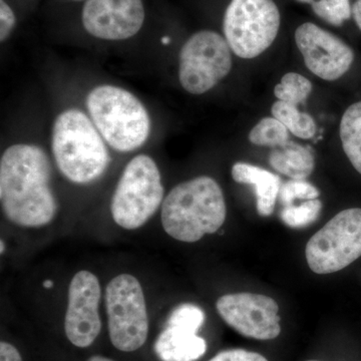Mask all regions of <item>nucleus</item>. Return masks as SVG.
<instances>
[{"instance_id": "nucleus-22", "label": "nucleus", "mask_w": 361, "mask_h": 361, "mask_svg": "<svg viewBox=\"0 0 361 361\" xmlns=\"http://www.w3.org/2000/svg\"><path fill=\"white\" fill-rule=\"evenodd\" d=\"M322 211V201L314 199L303 202L299 206L285 207L281 212V219L288 227L301 229L314 223Z\"/></svg>"}, {"instance_id": "nucleus-5", "label": "nucleus", "mask_w": 361, "mask_h": 361, "mask_svg": "<svg viewBox=\"0 0 361 361\" xmlns=\"http://www.w3.org/2000/svg\"><path fill=\"white\" fill-rule=\"evenodd\" d=\"M164 202L161 173L147 155L135 156L123 170L111 203V213L123 229L142 227Z\"/></svg>"}, {"instance_id": "nucleus-8", "label": "nucleus", "mask_w": 361, "mask_h": 361, "mask_svg": "<svg viewBox=\"0 0 361 361\" xmlns=\"http://www.w3.org/2000/svg\"><path fill=\"white\" fill-rule=\"evenodd\" d=\"M306 260L313 272L330 274L361 256V209L341 211L308 241Z\"/></svg>"}, {"instance_id": "nucleus-12", "label": "nucleus", "mask_w": 361, "mask_h": 361, "mask_svg": "<svg viewBox=\"0 0 361 361\" xmlns=\"http://www.w3.org/2000/svg\"><path fill=\"white\" fill-rule=\"evenodd\" d=\"M99 301L101 285L96 275L87 270L78 272L68 287L65 322L66 337L77 348H89L101 332Z\"/></svg>"}, {"instance_id": "nucleus-10", "label": "nucleus", "mask_w": 361, "mask_h": 361, "mask_svg": "<svg viewBox=\"0 0 361 361\" xmlns=\"http://www.w3.org/2000/svg\"><path fill=\"white\" fill-rule=\"evenodd\" d=\"M223 320L241 336L271 341L281 332L279 306L274 299L261 294H227L216 303Z\"/></svg>"}, {"instance_id": "nucleus-7", "label": "nucleus", "mask_w": 361, "mask_h": 361, "mask_svg": "<svg viewBox=\"0 0 361 361\" xmlns=\"http://www.w3.org/2000/svg\"><path fill=\"white\" fill-rule=\"evenodd\" d=\"M106 308L113 345L123 353L141 348L148 337L149 317L139 280L127 273L113 278L106 289Z\"/></svg>"}, {"instance_id": "nucleus-6", "label": "nucleus", "mask_w": 361, "mask_h": 361, "mask_svg": "<svg viewBox=\"0 0 361 361\" xmlns=\"http://www.w3.org/2000/svg\"><path fill=\"white\" fill-rule=\"evenodd\" d=\"M279 9L273 0H231L223 32L231 51L241 59L257 58L276 39Z\"/></svg>"}, {"instance_id": "nucleus-18", "label": "nucleus", "mask_w": 361, "mask_h": 361, "mask_svg": "<svg viewBox=\"0 0 361 361\" xmlns=\"http://www.w3.org/2000/svg\"><path fill=\"white\" fill-rule=\"evenodd\" d=\"M273 118L283 123L287 130L297 137L303 140L312 139L317 127L312 116L301 113L294 104L277 101L271 108Z\"/></svg>"}, {"instance_id": "nucleus-15", "label": "nucleus", "mask_w": 361, "mask_h": 361, "mask_svg": "<svg viewBox=\"0 0 361 361\" xmlns=\"http://www.w3.org/2000/svg\"><path fill=\"white\" fill-rule=\"evenodd\" d=\"M231 174L235 182L255 187L259 215L263 217L272 215L282 186L279 176L247 163L235 164Z\"/></svg>"}, {"instance_id": "nucleus-23", "label": "nucleus", "mask_w": 361, "mask_h": 361, "mask_svg": "<svg viewBox=\"0 0 361 361\" xmlns=\"http://www.w3.org/2000/svg\"><path fill=\"white\" fill-rule=\"evenodd\" d=\"M319 196V190L305 180H287L279 192L280 201L285 207L291 206L295 200H314Z\"/></svg>"}, {"instance_id": "nucleus-17", "label": "nucleus", "mask_w": 361, "mask_h": 361, "mask_svg": "<svg viewBox=\"0 0 361 361\" xmlns=\"http://www.w3.org/2000/svg\"><path fill=\"white\" fill-rule=\"evenodd\" d=\"M339 134L344 153L361 174V102L351 104L344 111Z\"/></svg>"}, {"instance_id": "nucleus-28", "label": "nucleus", "mask_w": 361, "mask_h": 361, "mask_svg": "<svg viewBox=\"0 0 361 361\" xmlns=\"http://www.w3.org/2000/svg\"><path fill=\"white\" fill-rule=\"evenodd\" d=\"M353 16L355 18L356 25L361 30V0H356L353 6Z\"/></svg>"}, {"instance_id": "nucleus-24", "label": "nucleus", "mask_w": 361, "mask_h": 361, "mask_svg": "<svg viewBox=\"0 0 361 361\" xmlns=\"http://www.w3.org/2000/svg\"><path fill=\"white\" fill-rule=\"evenodd\" d=\"M204 322H205V313L199 306L193 304H182L171 313L167 324L198 332Z\"/></svg>"}, {"instance_id": "nucleus-11", "label": "nucleus", "mask_w": 361, "mask_h": 361, "mask_svg": "<svg viewBox=\"0 0 361 361\" xmlns=\"http://www.w3.org/2000/svg\"><path fill=\"white\" fill-rule=\"evenodd\" d=\"M294 37L305 66L316 77L332 82L345 75L353 66V49L314 23H303L297 28Z\"/></svg>"}, {"instance_id": "nucleus-16", "label": "nucleus", "mask_w": 361, "mask_h": 361, "mask_svg": "<svg viewBox=\"0 0 361 361\" xmlns=\"http://www.w3.org/2000/svg\"><path fill=\"white\" fill-rule=\"evenodd\" d=\"M269 164L278 173L292 180H305L314 171V154L310 147L289 141L271 152Z\"/></svg>"}, {"instance_id": "nucleus-19", "label": "nucleus", "mask_w": 361, "mask_h": 361, "mask_svg": "<svg viewBox=\"0 0 361 361\" xmlns=\"http://www.w3.org/2000/svg\"><path fill=\"white\" fill-rule=\"evenodd\" d=\"M289 133L277 118H264L250 130L248 139L255 146L277 148L290 141Z\"/></svg>"}, {"instance_id": "nucleus-33", "label": "nucleus", "mask_w": 361, "mask_h": 361, "mask_svg": "<svg viewBox=\"0 0 361 361\" xmlns=\"http://www.w3.org/2000/svg\"><path fill=\"white\" fill-rule=\"evenodd\" d=\"M306 361H319V360H306Z\"/></svg>"}, {"instance_id": "nucleus-26", "label": "nucleus", "mask_w": 361, "mask_h": 361, "mask_svg": "<svg viewBox=\"0 0 361 361\" xmlns=\"http://www.w3.org/2000/svg\"><path fill=\"white\" fill-rule=\"evenodd\" d=\"M16 16L13 9L4 0H0V40L6 42L16 25Z\"/></svg>"}, {"instance_id": "nucleus-14", "label": "nucleus", "mask_w": 361, "mask_h": 361, "mask_svg": "<svg viewBox=\"0 0 361 361\" xmlns=\"http://www.w3.org/2000/svg\"><path fill=\"white\" fill-rule=\"evenodd\" d=\"M207 351L205 339L197 332L168 325L157 338L155 353L161 361H196Z\"/></svg>"}, {"instance_id": "nucleus-3", "label": "nucleus", "mask_w": 361, "mask_h": 361, "mask_svg": "<svg viewBox=\"0 0 361 361\" xmlns=\"http://www.w3.org/2000/svg\"><path fill=\"white\" fill-rule=\"evenodd\" d=\"M51 149L61 174L75 184L101 178L111 157L92 118L77 109L59 114L52 128Z\"/></svg>"}, {"instance_id": "nucleus-13", "label": "nucleus", "mask_w": 361, "mask_h": 361, "mask_svg": "<svg viewBox=\"0 0 361 361\" xmlns=\"http://www.w3.org/2000/svg\"><path fill=\"white\" fill-rule=\"evenodd\" d=\"M145 16L142 0H87L82 20L85 30L97 39L123 40L141 30Z\"/></svg>"}, {"instance_id": "nucleus-29", "label": "nucleus", "mask_w": 361, "mask_h": 361, "mask_svg": "<svg viewBox=\"0 0 361 361\" xmlns=\"http://www.w3.org/2000/svg\"><path fill=\"white\" fill-rule=\"evenodd\" d=\"M87 361H114L110 360V358L104 357V356L101 355H94L92 357H90Z\"/></svg>"}, {"instance_id": "nucleus-27", "label": "nucleus", "mask_w": 361, "mask_h": 361, "mask_svg": "<svg viewBox=\"0 0 361 361\" xmlns=\"http://www.w3.org/2000/svg\"><path fill=\"white\" fill-rule=\"evenodd\" d=\"M0 361H23V358L13 344L1 341L0 343Z\"/></svg>"}, {"instance_id": "nucleus-4", "label": "nucleus", "mask_w": 361, "mask_h": 361, "mask_svg": "<svg viewBox=\"0 0 361 361\" xmlns=\"http://www.w3.org/2000/svg\"><path fill=\"white\" fill-rule=\"evenodd\" d=\"M87 108L104 142L116 151H135L149 139L148 111L129 90L116 85H99L87 94Z\"/></svg>"}, {"instance_id": "nucleus-31", "label": "nucleus", "mask_w": 361, "mask_h": 361, "mask_svg": "<svg viewBox=\"0 0 361 361\" xmlns=\"http://www.w3.org/2000/svg\"><path fill=\"white\" fill-rule=\"evenodd\" d=\"M0 252H1V254L4 253V251H6V245H4V240H1V242H0Z\"/></svg>"}, {"instance_id": "nucleus-25", "label": "nucleus", "mask_w": 361, "mask_h": 361, "mask_svg": "<svg viewBox=\"0 0 361 361\" xmlns=\"http://www.w3.org/2000/svg\"><path fill=\"white\" fill-rule=\"evenodd\" d=\"M209 361H268L264 356L245 349H228L214 356Z\"/></svg>"}, {"instance_id": "nucleus-2", "label": "nucleus", "mask_w": 361, "mask_h": 361, "mask_svg": "<svg viewBox=\"0 0 361 361\" xmlns=\"http://www.w3.org/2000/svg\"><path fill=\"white\" fill-rule=\"evenodd\" d=\"M227 215L224 195L212 178L180 183L161 204L164 230L178 241L194 243L222 227Z\"/></svg>"}, {"instance_id": "nucleus-1", "label": "nucleus", "mask_w": 361, "mask_h": 361, "mask_svg": "<svg viewBox=\"0 0 361 361\" xmlns=\"http://www.w3.org/2000/svg\"><path fill=\"white\" fill-rule=\"evenodd\" d=\"M51 165L35 145L9 147L0 161V202L7 219L25 228L51 223L58 202L51 188Z\"/></svg>"}, {"instance_id": "nucleus-21", "label": "nucleus", "mask_w": 361, "mask_h": 361, "mask_svg": "<svg viewBox=\"0 0 361 361\" xmlns=\"http://www.w3.org/2000/svg\"><path fill=\"white\" fill-rule=\"evenodd\" d=\"M310 4L313 13L329 25L341 26L353 14L349 0H296Z\"/></svg>"}, {"instance_id": "nucleus-30", "label": "nucleus", "mask_w": 361, "mask_h": 361, "mask_svg": "<svg viewBox=\"0 0 361 361\" xmlns=\"http://www.w3.org/2000/svg\"><path fill=\"white\" fill-rule=\"evenodd\" d=\"M44 286L47 289H51L52 286H54V282L51 281V280H44Z\"/></svg>"}, {"instance_id": "nucleus-20", "label": "nucleus", "mask_w": 361, "mask_h": 361, "mask_svg": "<svg viewBox=\"0 0 361 361\" xmlns=\"http://www.w3.org/2000/svg\"><path fill=\"white\" fill-rule=\"evenodd\" d=\"M312 92V84L303 75L288 73L283 75L281 82L274 89L278 101L297 106L305 103Z\"/></svg>"}, {"instance_id": "nucleus-9", "label": "nucleus", "mask_w": 361, "mask_h": 361, "mask_svg": "<svg viewBox=\"0 0 361 361\" xmlns=\"http://www.w3.org/2000/svg\"><path fill=\"white\" fill-rule=\"evenodd\" d=\"M231 51L219 33H194L180 51L179 80L184 90L192 94H203L219 84L231 71Z\"/></svg>"}, {"instance_id": "nucleus-32", "label": "nucleus", "mask_w": 361, "mask_h": 361, "mask_svg": "<svg viewBox=\"0 0 361 361\" xmlns=\"http://www.w3.org/2000/svg\"><path fill=\"white\" fill-rule=\"evenodd\" d=\"M169 42H170V40H169L168 37H166V39H163L164 44H168Z\"/></svg>"}]
</instances>
